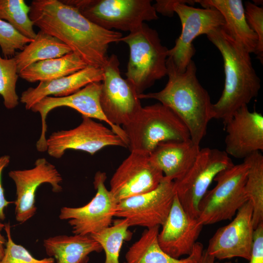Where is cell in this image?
Masks as SVG:
<instances>
[{
	"label": "cell",
	"instance_id": "cell-1",
	"mask_svg": "<svg viewBox=\"0 0 263 263\" xmlns=\"http://www.w3.org/2000/svg\"><path fill=\"white\" fill-rule=\"evenodd\" d=\"M30 6L34 25L61 40L88 65L102 68L109 45L120 42L123 37L94 23L62 0H34Z\"/></svg>",
	"mask_w": 263,
	"mask_h": 263
},
{
	"label": "cell",
	"instance_id": "cell-2",
	"mask_svg": "<svg viewBox=\"0 0 263 263\" xmlns=\"http://www.w3.org/2000/svg\"><path fill=\"white\" fill-rule=\"evenodd\" d=\"M168 81L161 90L141 94L140 99H153L172 110L188 128L190 139L200 143L207 133L208 124L213 119V103L210 95L199 82L197 68L192 60L184 72L178 71L170 58L167 60Z\"/></svg>",
	"mask_w": 263,
	"mask_h": 263
},
{
	"label": "cell",
	"instance_id": "cell-3",
	"mask_svg": "<svg viewBox=\"0 0 263 263\" xmlns=\"http://www.w3.org/2000/svg\"><path fill=\"white\" fill-rule=\"evenodd\" d=\"M220 52L225 75L222 94L213 103V118L227 121L234 113L247 105L256 97L261 88V80L254 69L250 53L236 41L222 26L206 35Z\"/></svg>",
	"mask_w": 263,
	"mask_h": 263
},
{
	"label": "cell",
	"instance_id": "cell-4",
	"mask_svg": "<svg viewBox=\"0 0 263 263\" xmlns=\"http://www.w3.org/2000/svg\"><path fill=\"white\" fill-rule=\"evenodd\" d=\"M121 41L129 47L125 75L138 95L167 75L169 49L162 44L156 30L143 23L122 37Z\"/></svg>",
	"mask_w": 263,
	"mask_h": 263
},
{
	"label": "cell",
	"instance_id": "cell-5",
	"mask_svg": "<svg viewBox=\"0 0 263 263\" xmlns=\"http://www.w3.org/2000/svg\"><path fill=\"white\" fill-rule=\"evenodd\" d=\"M122 128L130 151L148 155L160 143L190 139L184 123L160 102L142 107L134 118Z\"/></svg>",
	"mask_w": 263,
	"mask_h": 263
},
{
	"label": "cell",
	"instance_id": "cell-6",
	"mask_svg": "<svg viewBox=\"0 0 263 263\" xmlns=\"http://www.w3.org/2000/svg\"><path fill=\"white\" fill-rule=\"evenodd\" d=\"M119 65L117 56L112 54L103 66L104 77L101 81L100 103L112 126L111 129L121 137L128 147L126 133L120 126L130 123L142 107L133 86L122 77Z\"/></svg>",
	"mask_w": 263,
	"mask_h": 263
},
{
	"label": "cell",
	"instance_id": "cell-7",
	"mask_svg": "<svg viewBox=\"0 0 263 263\" xmlns=\"http://www.w3.org/2000/svg\"><path fill=\"white\" fill-rule=\"evenodd\" d=\"M247 171V165L243 162L216 176L215 186L207 191L199 204L197 220L202 225L231 220L248 201L244 189Z\"/></svg>",
	"mask_w": 263,
	"mask_h": 263
},
{
	"label": "cell",
	"instance_id": "cell-8",
	"mask_svg": "<svg viewBox=\"0 0 263 263\" xmlns=\"http://www.w3.org/2000/svg\"><path fill=\"white\" fill-rule=\"evenodd\" d=\"M86 19L108 30L131 32L158 19L150 0H64Z\"/></svg>",
	"mask_w": 263,
	"mask_h": 263
},
{
	"label": "cell",
	"instance_id": "cell-9",
	"mask_svg": "<svg viewBox=\"0 0 263 263\" xmlns=\"http://www.w3.org/2000/svg\"><path fill=\"white\" fill-rule=\"evenodd\" d=\"M234 165L225 150L200 149L188 171L182 177L173 181L175 194L190 217L197 219L200 202L216 176Z\"/></svg>",
	"mask_w": 263,
	"mask_h": 263
},
{
	"label": "cell",
	"instance_id": "cell-10",
	"mask_svg": "<svg viewBox=\"0 0 263 263\" xmlns=\"http://www.w3.org/2000/svg\"><path fill=\"white\" fill-rule=\"evenodd\" d=\"M195 3V0H177L174 5L182 30L174 46L169 49L168 57L180 72L185 71L195 54L194 40L225 25L224 19L217 10L212 7L196 8L193 6Z\"/></svg>",
	"mask_w": 263,
	"mask_h": 263
},
{
	"label": "cell",
	"instance_id": "cell-11",
	"mask_svg": "<svg viewBox=\"0 0 263 263\" xmlns=\"http://www.w3.org/2000/svg\"><path fill=\"white\" fill-rule=\"evenodd\" d=\"M106 179L105 172L97 171L94 181L96 192L92 199L82 207L61 208L59 218L69 220L75 235H90L112 225L118 202L107 188Z\"/></svg>",
	"mask_w": 263,
	"mask_h": 263
},
{
	"label": "cell",
	"instance_id": "cell-12",
	"mask_svg": "<svg viewBox=\"0 0 263 263\" xmlns=\"http://www.w3.org/2000/svg\"><path fill=\"white\" fill-rule=\"evenodd\" d=\"M81 123L68 130L52 133L47 139V151L51 157L60 158L68 150L87 152L94 155L107 146L128 148L119 135L93 119L82 116Z\"/></svg>",
	"mask_w": 263,
	"mask_h": 263
},
{
	"label": "cell",
	"instance_id": "cell-13",
	"mask_svg": "<svg viewBox=\"0 0 263 263\" xmlns=\"http://www.w3.org/2000/svg\"><path fill=\"white\" fill-rule=\"evenodd\" d=\"M175 195L173 181L164 177L154 189L119 201L114 217L127 219L130 226H162Z\"/></svg>",
	"mask_w": 263,
	"mask_h": 263
},
{
	"label": "cell",
	"instance_id": "cell-14",
	"mask_svg": "<svg viewBox=\"0 0 263 263\" xmlns=\"http://www.w3.org/2000/svg\"><path fill=\"white\" fill-rule=\"evenodd\" d=\"M252 213V205L248 200L232 221L217 229L209 240L207 252L220 260L239 257L249 261L254 231Z\"/></svg>",
	"mask_w": 263,
	"mask_h": 263
},
{
	"label": "cell",
	"instance_id": "cell-15",
	"mask_svg": "<svg viewBox=\"0 0 263 263\" xmlns=\"http://www.w3.org/2000/svg\"><path fill=\"white\" fill-rule=\"evenodd\" d=\"M164 178L149 155L131 151L112 176L110 190L119 202L154 189Z\"/></svg>",
	"mask_w": 263,
	"mask_h": 263
},
{
	"label": "cell",
	"instance_id": "cell-16",
	"mask_svg": "<svg viewBox=\"0 0 263 263\" xmlns=\"http://www.w3.org/2000/svg\"><path fill=\"white\" fill-rule=\"evenodd\" d=\"M8 175L16 186V219L20 223L26 222L36 213V193L41 184H49L54 192L62 190L60 174L56 167L44 158L37 159L35 167L32 169L11 170Z\"/></svg>",
	"mask_w": 263,
	"mask_h": 263
},
{
	"label": "cell",
	"instance_id": "cell-17",
	"mask_svg": "<svg viewBox=\"0 0 263 263\" xmlns=\"http://www.w3.org/2000/svg\"><path fill=\"white\" fill-rule=\"evenodd\" d=\"M101 87V82H92L67 96H46L32 107V111L38 113L41 119V134L36 143V148L38 151L44 152L47 150L46 133L47 126L46 119L48 113L56 108H71L80 113L82 116L103 121L112 128L100 106Z\"/></svg>",
	"mask_w": 263,
	"mask_h": 263
},
{
	"label": "cell",
	"instance_id": "cell-18",
	"mask_svg": "<svg viewBox=\"0 0 263 263\" xmlns=\"http://www.w3.org/2000/svg\"><path fill=\"white\" fill-rule=\"evenodd\" d=\"M225 152L237 159H244L263 150V116L251 112L247 105L237 110L225 123Z\"/></svg>",
	"mask_w": 263,
	"mask_h": 263
},
{
	"label": "cell",
	"instance_id": "cell-19",
	"mask_svg": "<svg viewBox=\"0 0 263 263\" xmlns=\"http://www.w3.org/2000/svg\"><path fill=\"white\" fill-rule=\"evenodd\" d=\"M190 217L175 195L169 215L158 235L161 249L168 255L180 259L192 252L203 227Z\"/></svg>",
	"mask_w": 263,
	"mask_h": 263
},
{
	"label": "cell",
	"instance_id": "cell-20",
	"mask_svg": "<svg viewBox=\"0 0 263 263\" xmlns=\"http://www.w3.org/2000/svg\"><path fill=\"white\" fill-rule=\"evenodd\" d=\"M104 77L102 68L88 65L70 75L50 81L39 82L36 87L23 91L20 98L26 110H31L37 103L46 96L60 97L71 95L88 84L101 82Z\"/></svg>",
	"mask_w": 263,
	"mask_h": 263
},
{
	"label": "cell",
	"instance_id": "cell-21",
	"mask_svg": "<svg viewBox=\"0 0 263 263\" xmlns=\"http://www.w3.org/2000/svg\"><path fill=\"white\" fill-rule=\"evenodd\" d=\"M200 150V145L190 139L159 143L150 153L151 162L164 177L171 181L182 177L193 164Z\"/></svg>",
	"mask_w": 263,
	"mask_h": 263
},
{
	"label": "cell",
	"instance_id": "cell-22",
	"mask_svg": "<svg viewBox=\"0 0 263 263\" xmlns=\"http://www.w3.org/2000/svg\"><path fill=\"white\" fill-rule=\"evenodd\" d=\"M203 8L212 7L222 15L226 33L242 44L250 53H255L258 39L248 25L245 15L244 5L241 0H198Z\"/></svg>",
	"mask_w": 263,
	"mask_h": 263
},
{
	"label": "cell",
	"instance_id": "cell-23",
	"mask_svg": "<svg viewBox=\"0 0 263 263\" xmlns=\"http://www.w3.org/2000/svg\"><path fill=\"white\" fill-rule=\"evenodd\" d=\"M159 226L147 228L140 238L127 252L124 263H198L204 251L203 245L197 242L190 255L180 259L166 254L158 242Z\"/></svg>",
	"mask_w": 263,
	"mask_h": 263
},
{
	"label": "cell",
	"instance_id": "cell-24",
	"mask_svg": "<svg viewBox=\"0 0 263 263\" xmlns=\"http://www.w3.org/2000/svg\"><path fill=\"white\" fill-rule=\"evenodd\" d=\"M47 255L55 263H87L89 255L103 250L101 245L90 235H59L43 241Z\"/></svg>",
	"mask_w": 263,
	"mask_h": 263
},
{
	"label": "cell",
	"instance_id": "cell-25",
	"mask_svg": "<svg viewBox=\"0 0 263 263\" xmlns=\"http://www.w3.org/2000/svg\"><path fill=\"white\" fill-rule=\"evenodd\" d=\"M87 66L81 57L71 52L59 57L32 64L20 72L19 76L29 82L50 81L75 73Z\"/></svg>",
	"mask_w": 263,
	"mask_h": 263
},
{
	"label": "cell",
	"instance_id": "cell-26",
	"mask_svg": "<svg viewBox=\"0 0 263 263\" xmlns=\"http://www.w3.org/2000/svg\"><path fill=\"white\" fill-rule=\"evenodd\" d=\"M71 52L70 48L61 40L39 30L35 38L14 57L19 74L32 64L59 57Z\"/></svg>",
	"mask_w": 263,
	"mask_h": 263
},
{
	"label": "cell",
	"instance_id": "cell-27",
	"mask_svg": "<svg viewBox=\"0 0 263 263\" xmlns=\"http://www.w3.org/2000/svg\"><path fill=\"white\" fill-rule=\"evenodd\" d=\"M248 167L244 189L253 208L252 221L254 229L263 223V156L255 152L244 159Z\"/></svg>",
	"mask_w": 263,
	"mask_h": 263
},
{
	"label": "cell",
	"instance_id": "cell-28",
	"mask_svg": "<svg viewBox=\"0 0 263 263\" xmlns=\"http://www.w3.org/2000/svg\"><path fill=\"white\" fill-rule=\"evenodd\" d=\"M129 227L127 219H118L113 221V225L90 235L104 250V263H119L122 244L124 241H129L132 238V233L129 229Z\"/></svg>",
	"mask_w": 263,
	"mask_h": 263
},
{
	"label": "cell",
	"instance_id": "cell-29",
	"mask_svg": "<svg viewBox=\"0 0 263 263\" xmlns=\"http://www.w3.org/2000/svg\"><path fill=\"white\" fill-rule=\"evenodd\" d=\"M30 12V6L24 0H0V19L10 23L23 36L34 39L37 33Z\"/></svg>",
	"mask_w": 263,
	"mask_h": 263
},
{
	"label": "cell",
	"instance_id": "cell-30",
	"mask_svg": "<svg viewBox=\"0 0 263 263\" xmlns=\"http://www.w3.org/2000/svg\"><path fill=\"white\" fill-rule=\"evenodd\" d=\"M19 77L14 57L6 58L0 55V94L7 109H13L19 104V98L16 90Z\"/></svg>",
	"mask_w": 263,
	"mask_h": 263
},
{
	"label": "cell",
	"instance_id": "cell-31",
	"mask_svg": "<svg viewBox=\"0 0 263 263\" xmlns=\"http://www.w3.org/2000/svg\"><path fill=\"white\" fill-rule=\"evenodd\" d=\"M7 239L4 255L0 263H55L52 257L38 259L23 246L16 244L12 240L9 223L4 224Z\"/></svg>",
	"mask_w": 263,
	"mask_h": 263
},
{
	"label": "cell",
	"instance_id": "cell-32",
	"mask_svg": "<svg viewBox=\"0 0 263 263\" xmlns=\"http://www.w3.org/2000/svg\"><path fill=\"white\" fill-rule=\"evenodd\" d=\"M33 39L19 32L7 21L0 19V47L4 58L13 57L16 51H22Z\"/></svg>",
	"mask_w": 263,
	"mask_h": 263
},
{
	"label": "cell",
	"instance_id": "cell-33",
	"mask_svg": "<svg viewBox=\"0 0 263 263\" xmlns=\"http://www.w3.org/2000/svg\"><path fill=\"white\" fill-rule=\"evenodd\" d=\"M247 22L258 37V43L255 54L263 64V8L250 1L244 3Z\"/></svg>",
	"mask_w": 263,
	"mask_h": 263
},
{
	"label": "cell",
	"instance_id": "cell-34",
	"mask_svg": "<svg viewBox=\"0 0 263 263\" xmlns=\"http://www.w3.org/2000/svg\"><path fill=\"white\" fill-rule=\"evenodd\" d=\"M249 263H263V223L254 229Z\"/></svg>",
	"mask_w": 263,
	"mask_h": 263
},
{
	"label": "cell",
	"instance_id": "cell-35",
	"mask_svg": "<svg viewBox=\"0 0 263 263\" xmlns=\"http://www.w3.org/2000/svg\"><path fill=\"white\" fill-rule=\"evenodd\" d=\"M10 162V157L8 155L0 156V220H4L5 216L4 209L11 203L4 196V189L1 183V176L3 169L8 166Z\"/></svg>",
	"mask_w": 263,
	"mask_h": 263
},
{
	"label": "cell",
	"instance_id": "cell-36",
	"mask_svg": "<svg viewBox=\"0 0 263 263\" xmlns=\"http://www.w3.org/2000/svg\"><path fill=\"white\" fill-rule=\"evenodd\" d=\"M177 0H157L153 7L156 12L168 17H172L174 13V5Z\"/></svg>",
	"mask_w": 263,
	"mask_h": 263
},
{
	"label": "cell",
	"instance_id": "cell-37",
	"mask_svg": "<svg viewBox=\"0 0 263 263\" xmlns=\"http://www.w3.org/2000/svg\"><path fill=\"white\" fill-rule=\"evenodd\" d=\"M198 263H222L215 261V259L209 255L206 251L204 250L198 262ZM223 263H232L231 262H226Z\"/></svg>",
	"mask_w": 263,
	"mask_h": 263
},
{
	"label": "cell",
	"instance_id": "cell-38",
	"mask_svg": "<svg viewBox=\"0 0 263 263\" xmlns=\"http://www.w3.org/2000/svg\"><path fill=\"white\" fill-rule=\"evenodd\" d=\"M4 227V224L0 221V262L1 260L4 253V245L6 244V241L1 234V231Z\"/></svg>",
	"mask_w": 263,
	"mask_h": 263
}]
</instances>
